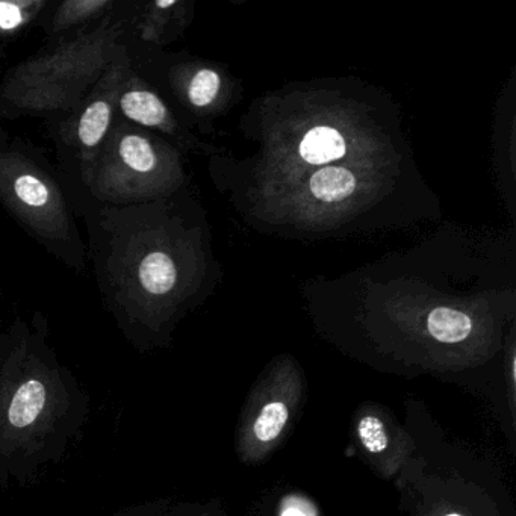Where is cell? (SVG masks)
I'll use <instances>...</instances> for the list:
<instances>
[{"instance_id":"cell-1","label":"cell","mask_w":516,"mask_h":516,"mask_svg":"<svg viewBox=\"0 0 516 516\" xmlns=\"http://www.w3.org/2000/svg\"><path fill=\"white\" fill-rule=\"evenodd\" d=\"M90 412L87 389L41 339L0 342V485L26 486L60 465Z\"/></svg>"},{"instance_id":"cell-2","label":"cell","mask_w":516,"mask_h":516,"mask_svg":"<svg viewBox=\"0 0 516 516\" xmlns=\"http://www.w3.org/2000/svg\"><path fill=\"white\" fill-rule=\"evenodd\" d=\"M112 159L100 178L102 193L112 197H135L149 191L159 170V156L149 138L126 134L120 138Z\"/></svg>"},{"instance_id":"cell-3","label":"cell","mask_w":516,"mask_h":516,"mask_svg":"<svg viewBox=\"0 0 516 516\" xmlns=\"http://www.w3.org/2000/svg\"><path fill=\"white\" fill-rule=\"evenodd\" d=\"M346 155V140L336 129L317 126L303 137L300 156L311 165L329 164Z\"/></svg>"},{"instance_id":"cell-4","label":"cell","mask_w":516,"mask_h":516,"mask_svg":"<svg viewBox=\"0 0 516 516\" xmlns=\"http://www.w3.org/2000/svg\"><path fill=\"white\" fill-rule=\"evenodd\" d=\"M120 109L132 122L149 128H162L167 123L168 112L156 94L146 90H129L120 97Z\"/></svg>"},{"instance_id":"cell-5","label":"cell","mask_w":516,"mask_h":516,"mask_svg":"<svg viewBox=\"0 0 516 516\" xmlns=\"http://www.w3.org/2000/svg\"><path fill=\"white\" fill-rule=\"evenodd\" d=\"M141 288L150 296H164L175 288L178 271L170 256L162 252L150 253L138 270Z\"/></svg>"},{"instance_id":"cell-6","label":"cell","mask_w":516,"mask_h":516,"mask_svg":"<svg viewBox=\"0 0 516 516\" xmlns=\"http://www.w3.org/2000/svg\"><path fill=\"white\" fill-rule=\"evenodd\" d=\"M315 199L324 203L342 202L349 199L356 190V178L346 168L327 167L318 170L309 182Z\"/></svg>"},{"instance_id":"cell-7","label":"cell","mask_w":516,"mask_h":516,"mask_svg":"<svg viewBox=\"0 0 516 516\" xmlns=\"http://www.w3.org/2000/svg\"><path fill=\"white\" fill-rule=\"evenodd\" d=\"M427 329L436 341L456 344L468 338L473 330V321L456 309L436 308L427 318Z\"/></svg>"},{"instance_id":"cell-8","label":"cell","mask_w":516,"mask_h":516,"mask_svg":"<svg viewBox=\"0 0 516 516\" xmlns=\"http://www.w3.org/2000/svg\"><path fill=\"white\" fill-rule=\"evenodd\" d=\"M112 100L97 99L82 112L78 125V138L84 149H94L108 134L112 119Z\"/></svg>"},{"instance_id":"cell-9","label":"cell","mask_w":516,"mask_h":516,"mask_svg":"<svg viewBox=\"0 0 516 516\" xmlns=\"http://www.w3.org/2000/svg\"><path fill=\"white\" fill-rule=\"evenodd\" d=\"M288 423V408L282 401H271L264 406L253 424V435L261 444H270L279 438Z\"/></svg>"},{"instance_id":"cell-10","label":"cell","mask_w":516,"mask_h":516,"mask_svg":"<svg viewBox=\"0 0 516 516\" xmlns=\"http://www.w3.org/2000/svg\"><path fill=\"white\" fill-rule=\"evenodd\" d=\"M14 193L23 205L34 209L46 208L50 202V190L37 176L20 175L14 181Z\"/></svg>"},{"instance_id":"cell-11","label":"cell","mask_w":516,"mask_h":516,"mask_svg":"<svg viewBox=\"0 0 516 516\" xmlns=\"http://www.w3.org/2000/svg\"><path fill=\"white\" fill-rule=\"evenodd\" d=\"M220 76L214 70H200L194 75L188 88V97L197 108H205L211 105L220 91Z\"/></svg>"},{"instance_id":"cell-12","label":"cell","mask_w":516,"mask_h":516,"mask_svg":"<svg viewBox=\"0 0 516 516\" xmlns=\"http://www.w3.org/2000/svg\"><path fill=\"white\" fill-rule=\"evenodd\" d=\"M358 435L362 445L370 453H382L388 447V436L385 427L376 417H365L359 421Z\"/></svg>"},{"instance_id":"cell-13","label":"cell","mask_w":516,"mask_h":516,"mask_svg":"<svg viewBox=\"0 0 516 516\" xmlns=\"http://www.w3.org/2000/svg\"><path fill=\"white\" fill-rule=\"evenodd\" d=\"M170 504L164 500L143 501L122 507L109 516H168Z\"/></svg>"},{"instance_id":"cell-14","label":"cell","mask_w":516,"mask_h":516,"mask_svg":"<svg viewBox=\"0 0 516 516\" xmlns=\"http://www.w3.org/2000/svg\"><path fill=\"white\" fill-rule=\"evenodd\" d=\"M23 22V11L19 4L14 2H0V29L13 31Z\"/></svg>"},{"instance_id":"cell-15","label":"cell","mask_w":516,"mask_h":516,"mask_svg":"<svg viewBox=\"0 0 516 516\" xmlns=\"http://www.w3.org/2000/svg\"><path fill=\"white\" fill-rule=\"evenodd\" d=\"M282 516H314L305 504L291 503L283 509Z\"/></svg>"},{"instance_id":"cell-16","label":"cell","mask_w":516,"mask_h":516,"mask_svg":"<svg viewBox=\"0 0 516 516\" xmlns=\"http://www.w3.org/2000/svg\"><path fill=\"white\" fill-rule=\"evenodd\" d=\"M175 5H176V2H173V0H170V2H158V4H156V7L170 8V7H175Z\"/></svg>"},{"instance_id":"cell-17","label":"cell","mask_w":516,"mask_h":516,"mask_svg":"<svg viewBox=\"0 0 516 516\" xmlns=\"http://www.w3.org/2000/svg\"><path fill=\"white\" fill-rule=\"evenodd\" d=\"M168 516H193V515H188V513H176V515H171V512L168 513Z\"/></svg>"},{"instance_id":"cell-18","label":"cell","mask_w":516,"mask_h":516,"mask_svg":"<svg viewBox=\"0 0 516 516\" xmlns=\"http://www.w3.org/2000/svg\"><path fill=\"white\" fill-rule=\"evenodd\" d=\"M445 516H462V515H459V513H448V515H445Z\"/></svg>"}]
</instances>
